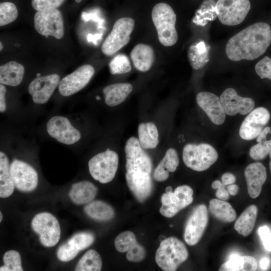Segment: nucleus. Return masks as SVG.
<instances>
[{
	"label": "nucleus",
	"instance_id": "f257e3e1",
	"mask_svg": "<svg viewBox=\"0 0 271 271\" xmlns=\"http://www.w3.org/2000/svg\"><path fill=\"white\" fill-rule=\"evenodd\" d=\"M124 151L127 186L135 198L139 202H143L150 195L153 189L151 159L141 147L139 139L134 137L127 140Z\"/></svg>",
	"mask_w": 271,
	"mask_h": 271
},
{
	"label": "nucleus",
	"instance_id": "f03ea898",
	"mask_svg": "<svg viewBox=\"0 0 271 271\" xmlns=\"http://www.w3.org/2000/svg\"><path fill=\"white\" fill-rule=\"evenodd\" d=\"M271 43V28L258 22L239 32L228 41L225 53L233 61L252 60L262 55Z\"/></svg>",
	"mask_w": 271,
	"mask_h": 271
},
{
	"label": "nucleus",
	"instance_id": "7ed1b4c3",
	"mask_svg": "<svg viewBox=\"0 0 271 271\" xmlns=\"http://www.w3.org/2000/svg\"><path fill=\"white\" fill-rule=\"evenodd\" d=\"M152 19L160 43L165 47L175 45L178 33L175 28L176 15L172 7L165 3L156 4L152 11Z\"/></svg>",
	"mask_w": 271,
	"mask_h": 271
},
{
	"label": "nucleus",
	"instance_id": "20e7f679",
	"mask_svg": "<svg viewBox=\"0 0 271 271\" xmlns=\"http://www.w3.org/2000/svg\"><path fill=\"white\" fill-rule=\"evenodd\" d=\"M188 257V252L184 243L175 237L162 240L157 249L155 260L165 271H175Z\"/></svg>",
	"mask_w": 271,
	"mask_h": 271
},
{
	"label": "nucleus",
	"instance_id": "39448f33",
	"mask_svg": "<svg viewBox=\"0 0 271 271\" xmlns=\"http://www.w3.org/2000/svg\"><path fill=\"white\" fill-rule=\"evenodd\" d=\"M182 157L187 167L202 172L208 169L217 161L218 153L214 148L208 144H188L183 148Z\"/></svg>",
	"mask_w": 271,
	"mask_h": 271
},
{
	"label": "nucleus",
	"instance_id": "423d86ee",
	"mask_svg": "<svg viewBox=\"0 0 271 271\" xmlns=\"http://www.w3.org/2000/svg\"><path fill=\"white\" fill-rule=\"evenodd\" d=\"M118 165V156L114 151L107 149L93 156L88 162L91 176L101 183L106 184L114 178Z\"/></svg>",
	"mask_w": 271,
	"mask_h": 271
},
{
	"label": "nucleus",
	"instance_id": "0eeeda50",
	"mask_svg": "<svg viewBox=\"0 0 271 271\" xmlns=\"http://www.w3.org/2000/svg\"><path fill=\"white\" fill-rule=\"evenodd\" d=\"M134 26V21L131 18L118 19L102 45L103 53L106 56L113 55L127 45L130 41V35Z\"/></svg>",
	"mask_w": 271,
	"mask_h": 271
},
{
	"label": "nucleus",
	"instance_id": "6e6552de",
	"mask_svg": "<svg viewBox=\"0 0 271 271\" xmlns=\"http://www.w3.org/2000/svg\"><path fill=\"white\" fill-rule=\"evenodd\" d=\"M31 226L39 236L41 243L45 247H52L59 241L61 229L57 218L48 212L37 214L32 219Z\"/></svg>",
	"mask_w": 271,
	"mask_h": 271
},
{
	"label": "nucleus",
	"instance_id": "1a4fd4ad",
	"mask_svg": "<svg viewBox=\"0 0 271 271\" xmlns=\"http://www.w3.org/2000/svg\"><path fill=\"white\" fill-rule=\"evenodd\" d=\"M215 8L221 23L234 26L244 20L250 9V3L249 0H218Z\"/></svg>",
	"mask_w": 271,
	"mask_h": 271
},
{
	"label": "nucleus",
	"instance_id": "9d476101",
	"mask_svg": "<svg viewBox=\"0 0 271 271\" xmlns=\"http://www.w3.org/2000/svg\"><path fill=\"white\" fill-rule=\"evenodd\" d=\"M34 27L40 34L61 39L64 34L63 20L57 9L37 11L34 18Z\"/></svg>",
	"mask_w": 271,
	"mask_h": 271
},
{
	"label": "nucleus",
	"instance_id": "9b49d317",
	"mask_svg": "<svg viewBox=\"0 0 271 271\" xmlns=\"http://www.w3.org/2000/svg\"><path fill=\"white\" fill-rule=\"evenodd\" d=\"M193 194L192 189L187 185L178 186L174 192H166L161 198L160 213L166 217H173L192 203Z\"/></svg>",
	"mask_w": 271,
	"mask_h": 271
},
{
	"label": "nucleus",
	"instance_id": "f8f14e48",
	"mask_svg": "<svg viewBox=\"0 0 271 271\" xmlns=\"http://www.w3.org/2000/svg\"><path fill=\"white\" fill-rule=\"evenodd\" d=\"M208 222V209L205 204L197 206L186 222L184 239L189 245H196L201 238Z\"/></svg>",
	"mask_w": 271,
	"mask_h": 271
},
{
	"label": "nucleus",
	"instance_id": "ddd939ff",
	"mask_svg": "<svg viewBox=\"0 0 271 271\" xmlns=\"http://www.w3.org/2000/svg\"><path fill=\"white\" fill-rule=\"evenodd\" d=\"M46 129L50 137L63 144H74L81 138L80 131L63 116L52 117L47 123Z\"/></svg>",
	"mask_w": 271,
	"mask_h": 271
},
{
	"label": "nucleus",
	"instance_id": "4468645a",
	"mask_svg": "<svg viewBox=\"0 0 271 271\" xmlns=\"http://www.w3.org/2000/svg\"><path fill=\"white\" fill-rule=\"evenodd\" d=\"M94 72L90 65L81 66L60 80L58 86L60 94L69 96L79 91L88 83Z\"/></svg>",
	"mask_w": 271,
	"mask_h": 271
},
{
	"label": "nucleus",
	"instance_id": "2eb2a0df",
	"mask_svg": "<svg viewBox=\"0 0 271 271\" xmlns=\"http://www.w3.org/2000/svg\"><path fill=\"white\" fill-rule=\"evenodd\" d=\"M10 173L15 186L19 190L31 192L37 187L38 183L37 173L27 163L14 160L10 165Z\"/></svg>",
	"mask_w": 271,
	"mask_h": 271
},
{
	"label": "nucleus",
	"instance_id": "dca6fc26",
	"mask_svg": "<svg viewBox=\"0 0 271 271\" xmlns=\"http://www.w3.org/2000/svg\"><path fill=\"white\" fill-rule=\"evenodd\" d=\"M270 118V113L264 107H259L251 111L242 122L239 136L245 140L257 138L264 128Z\"/></svg>",
	"mask_w": 271,
	"mask_h": 271
},
{
	"label": "nucleus",
	"instance_id": "f3484780",
	"mask_svg": "<svg viewBox=\"0 0 271 271\" xmlns=\"http://www.w3.org/2000/svg\"><path fill=\"white\" fill-rule=\"evenodd\" d=\"M60 78L57 74L37 77L30 83L28 91L36 104H42L49 100L59 86Z\"/></svg>",
	"mask_w": 271,
	"mask_h": 271
},
{
	"label": "nucleus",
	"instance_id": "a211bd4d",
	"mask_svg": "<svg viewBox=\"0 0 271 271\" xmlns=\"http://www.w3.org/2000/svg\"><path fill=\"white\" fill-rule=\"evenodd\" d=\"M220 100L226 114L230 116L237 113L245 115L252 111L255 106L253 99L241 97L232 88L224 90L220 95Z\"/></svg>",
	"mask_w": 271,
	"mask_h": 271
},
{
	"label": "nucleus",
	"instance_id": "6ab92c4d",
	"mask_svg": "<svg viewBox=\"0 0 271 271\" xmlns=\"http://www.w3.org/2000/svg\"><path fill=\"white\" fill-rule=\"evenodd\" d=\"M196 101L213 123L221 125L224 122L226 113L218 96L211 92L202 91L197 94Z\"/></svg>",
	"mask_w": 271,
	"mask_h": 271
},
{
	"label": "nucleus",
	"instance_id": "aec40b11",
	"mask_svg": "<svg viewBox=\"0 0 271 271\" xmlns=\"http://www.w3.org/2000/svg\"><path fill=\"white\" fill-rule=\"evenodd\" d=\"M114 246L119 252H126V259L131 262L142 261L146 256V250L139 244L134 234L130 231L120 233L115 239Z\"/></svg>",
	"mask_w": 271,
	"mask_h": 271
},
{
	"label": "nucleus",
	"instance_id": "412c9836",
	"mask_svg": "<svg viewBox=\"0 0 271 271\" xmlns=\"http://www.w3.org/2000/svg\"><path fill=\"white\" fill-rule=\"evenodd\" d=\"M248 195L252 198L257 197L266 179V168L259 162L251 163L244 170Z\"/></svg>",
	"mask_w": 271,
	"mask_h": 271
},
{
	"label": "nucleus",
	"instance_id": "4be33fe9",
	"mask_svg": "<svg viewBox=\"0 0 271 271\" xmlns=\"http://www.w3.org/2000/svg\"><path fill=\"white\" fill-rule=\"evenodd\" d=\"M130 55L134 67L143 72L148 71L155 60L153 49L145 44L140 43L136 45L132 49Z\"/></svg>",
	"mask_w": 271,
	"mask_h": 271
},
{
	"label": "nucleus",
	"instance_id": "5701e85b",
	"mask_svg": "<svg viewBox=\"0 0 271 271\" xmlns=\"http://www.w3.org/2000/svg\"><path fill=\"white\" fill-rule=\"evenodd\" d=\"M132 90V85L128 83H118L107 85L103 89L105 103L110 107L119 105L126 99Z\"/></svg>",
	"mask_w": 271,
	"mask_h": 271
},
{
	"label": "nucleus",
	"instance_id": "b1692460",
	"mask_svg": "<svg viewBox=\"0 0 271 271\" xmlns=\"http://www.w3.org/2000/svg\"><path fill=\"white\" fill-rule=\"evenodd\" d=\"M97 188L92 183L81 181L72 185L69 195L73 202L77 205L86 204L95 198Z\"/></svg>",
	"mask_w": 271,
	"mask_h": 271
},
{
	"label": "nucleus",
	"instance_id": "393cba45",
	"mask_svg": "<svg viewBox=\"0 0 271 271\" xmlns=\"http://www.w3.org/2000/svg\"><path fill=\"white\" fill-rule=\"evenodd\" d=\"M24 72L23 65L14 61L9 62L0 67V83L17 86L22 82Z\"/></svg>",
	"mask_w": 271,
	"mask_h": 271
},
{
	"label": "nucleus",
	"instance_id": "a878e982",
	"mask_svg": "<svg viewBox=\"0 0 271 271\" xmlns=\"http://www.w3.org/2000/svg\"><path fill=\"white\" fill-rule=\"evenodd\" d=\"M257 263L255 258L248 255L240 256L232 254L228 260L219 267L220 271H254Z\"/></svg>",
	"mask_w": 271,
	"mask_h": 271
},
{
	"label": "nucleus",
	"instance_id": "bb28decb",
	"mask_svg": "<svg viewBox=\"0 0 271 271\" xmlns=\"http://www.w3.org/2000/svg\"><path fill=\"white\" fill-rule=\"evenodd\" d=\"M257 216V208L254 205L247 207L236 219L235 230L243 236H248L252 232Z\"/></svg>",
	"mask_w": 271,
	"mask_h": 271
},
{
	"label": "nucleus",
	"instance_id": "cd10ccee",
	"mask_svg": "<svg viewBox=\"0 0 271 271\" xmlns=\"http://www.w3.org/2000/svg\"><path fill=\"white\" fill-rule=\"evenodd\" d=\"M209 210L216 219L223 222L233 221L236 216V212L228 202L219 199L209 201Z\"/></svg>",
	"mask_w": 271,
	"mask_h": 271
},
{
	"label": "nucleus",
	"instance_id": "c85d7f7f",
	"mask_svg": "<svg viewBox=\"0 0 271 271\" xmlns=\"http://www.w3.org/2000/svg\"><path fill=\"white\" fill-rule=\"evenodd\" d=\"M15 185L11 173L9 160L6 155L0 152V197L7 198L14 191Z\"/></svg>",
	"mask_w": 271,
	"mask_h": 271
},
{
	"label": "nucleus",
	"instance_id": "c756f323",
	"mask_svg": "<svg viewBox=\"0 0 271 271\" xmlns=\"http://www.w3.org/2000/svg\"><path fill=\"white\" fill-rule=\"evenodd\" d=\"M139 141L144 149H153L159 144L157 127L153 122L141 123L138 127Z\"/></svg>",
	"mask_w": 271,
	"mask_h": 271
},
{
	"label": "nucleus",
	"instance_id": "7c9ffc66",
	"mask_svg": "<svg viewBox=\"0 0 271 271\" xmlns=\"http://www.w3.org/2000/svg\"><path fill=\"white\" fill-rule=\"evenodd\" d=\"M258 144L252 146L249 151L250 157L256 161L264 159L271 151V128L265 127L257 137Z\"/></svg>",
	"mask_w": 271,
	"mask_h": 271
},
{
	"label": "nucleus",
	"instance_id": "2f4dec72",
	"mask_svg": "<svg viewBox=\"0 0 271 271\" xmlns=\"http://www.w3.org/2000/svg\"><path fill=\"white\" fill-rule=\"evenodd\" d=\"M209 48L204 41H200L189 47L188 57L194 69H201L209 61Z\"/></svg>",
	"mask_w": 271,
	"mask_h": 271
},
{
	"label": "nucleus",
	"instance_id": "473e14b6",
	"mask_svg": "<svg viewBox=\"0 0 271 271\" xmlns=\"http://www.w3.org/2000/svg\"><path fill=\"white\" fill-rule=\"evenodd\" d=\"M84 211L90 218L98 221H107L114 216L113 208L104 202L96 200L87 204Z\"/></svg>",
	"mask_w": 271,
	"mask_h": 271
},
{
	"label": "nucleus",
	"instance_id": "72a5a7b5",
	"mask_svg": "<svg viewBox=\"0 0 271 271\" xmlns=\"http://www.w3.org/2000/svg\"><path fill=\"white\" fill-rule=\"evenodd\" d=\"M102 267V260L99 254L94 249L86 251L78 261L76 271H99Z\"/></svg>",
	"mask_w": 271,
	"mask_h": 271
},
{
	"label": "nucleus",
	"instance_id": "f704fd0d",
	"mask_svg": "<svg viewBox=\"0 0 271 271\" xmlns=\"http://www.w3.org/2000/svg\"><path fill=\"white\" fill-rule=\"evenodd\" d=\"M4 265L1 266V271H23L20 253L14 250L7 251L3 256Z\"/></svg>",
	"mask_w": 271,
	"mask_h": 271
},
{
	"label": "nucleus",
	"instance_id": "c9c22d12",
	"mask_svg": "<svg viewBox=\"0 0 271 271\" xmlns=\"http://www.w3.org/2000/svg\"><path fill=\"white\" fill-rule=\"evenodd\" d=\"M110 72L112 74H121L129 72L131 69L130 61L124 54L116 55L109 63Z\"/></svg>",
	"mask_w": 271,
	"mask_h": 271
},
{
	"label": "nucleus",
	"instance_id": "e433bc0d",
	"mask_svg": "<svg viewBox=\"0 0 271 271\" xmlns=\"http://www.w3.org/2000/svg\"><path fill=\"white\" fill-rule=\"evenodd\" d=\"M16 5L11 2L0 4V26H3L14 22L18 17Z\"/></svg>",
	"mask_w": 271,
	"mask_h": 271
},
{
	"label": "nucleus",
	"instance_id": "4c0bfd02",
	"mask_svg": "<svg viewBox=\"0 0 271 271\" xmlns=\"http://www.w3.org/2000/svg\"><path fill=\"white\" fill-rule=\"evenodd\" d=\"M79 251L90 246L94 241V236L90 232H80L74 235L68 240Z\"/></svg>",
	"mask_w": 271,
	"mask_h": 271
},
{
	"label": "nucleus",
	"instance_id": "58836bf2",
	"mask_svg": "<svg viewBox=\"0 0 271 271\" xmlns=\"http://www.w3.org/2000/svg\"><path fill=\"white\" fill-rule=\"evenodd\" d=\"M80 251L69 240L58 248L57 255L58 258L63 262L72 260Z\"/></svg>",
	"mask_w": 271,
	"mask_h": 271
},
{
	"label": "nucleus",
	"instance_id": "ea45409f",
	"mask_svg": "<svg viewBox=\"0 0 271 271\" xmlns=\"http://www.w3.org/2000/svg\"><path fill=\"white\" fill-rule=\"evenodd\" d=\"M164 167L169 172H175L179 164L177 151L173 148L169 149L161 160Z\"/></svg>",
	"mask_w": 271,
	"mask_h": 271
},
{
	"label": "nucleus",
	"instance_id": "a19ab883",
	"mask_svg": "<svg viewBox=\"0 0 271 271\" xmlns=\"http://www.w3.org/2000/svg\"><path fill=\"white\" fill-rule=\"evenodd\" d=\"M255 70L261 79L271 80V58L268 56L263 57L256 64Z\"/></svg>",
	"mask_w": 271,
	"mask_h": 271
},
{
	"label": "nucleus",
	"instance_id": "79ce46f5",
	"mask_svg": "<svg viewBox=\"0 0 271 271\" xmlns=\"http://www.w3.org/2000/svg\"><path fill=\"white\" fill-rule=\"evenodd\" d=\"M64 0H31L32 6L37 11L57 9Z\"/></svg>",
	"mask_w": 271,
	"mask_h": 271
},
{
	"label": "nucleus",
	"instance_id": "37998d69",
	"mask_svg": "<svg viewBox=\"0 0 271 271\" xmlns=\"http://www.w3.org/2000/svg\"><path fill=\"white\" fill-rule=\"evenodd\" d=\"M258 234L262 241L263 246L266 250L271 251V232L266 226H261L259 228Z\"/></svg>",
	"mask_w": 271,
	"mask_h": 271
},
{
	"label": "nucleus",
	"instance_id": "c03bdc74",
	"mask_svg": "<svg viewBox=\"0 0 271 271\" xmlns=\"http://www.w3.org/2000/svg\"><path fill=\"white\" fill-rule=\"evenodd\" d=\"M169 172L164 167L161 161L156 168L153 177L157 182H163L166 181L169 177Z\"/></svg>",
	"mask_w": 271,
	"mask_h": 271
},
{
	"label": "nucleus",
	"instance_id": "a18cd8bd",
	"mask_svg": "<svg viewBox=\"0 0 271 271\" xmlns=\"http://www.w3.org/2000/svg\"><path fill=\"white\" fill-rule=\"evenodd\" d=\"M6 88L5 86L1 84L0 85V112L1 113L6 111L7 108L6 101Z\"/></svg>",
	"mask_w": 271,
	"mask_h": 271
},
{
	"label": "nucleus",
	"instance_id": "49530a36",
	"mask_svg": "<svg viewBox=\"0 0 271 271\" xmlns=\"http://www.w3.org/2000/svg\"><path fill=\"white\" fill-rule=\"evenodd\" d=\"M221 181L222 184L226 186L233 184L236 181V177L231 173H225L222 176Z\"/></svg>",
	"mask_w": 271,
	"mask_h": 271
},
{
	"label": "nucleus",
	"instance_id": "de8ad7c7",
	"mask_svg": "<svg viewBox=\"0 0 271 271\" xmlns=\"http://www.w3.org/2000/svg\"><path fill=\"white\" fill-rule=\"evenodd\" d=\"M215 195L218 199L226 201L229 198L228 191L225 188L224 186L218 189Z\"/></svg>",
	"mask_w": 271,
	"mask_h": 271
},
{
	"label": "nucleus",
	"instance_id": "09e8293b",
	"mask_svg": "<svg viewBox=\"0 0 271 271\" xmlns=\"http://www.w3.org/2000/svg\"><path fill=\"white\" fill-rule=\"evenodd\" d=\"M227 188L229 194L232 196H235L237 194L239 189L238 186L234 184L228 185Z\"/></svg>",
	"mask_w": 271,
	"mask_h": 271
},
{
	"label": "nucleus",
	"instance_id": "8fccbe9b",
	"mask_svg": "<svg viewBox=\"0 0 271 271\" xmlns=\"http://www.w3.org/2000/svg\"><path fill=\"white\" fill-rule=\"evenodd\" d=\"M269 263V259L267 257L262 258L260 262V265L261 269L263 270L266 269Z\"/></svg>",
	"mask_w": 271,
	"mask_h": 271
},
{
	"label": "nucleus",
	"instance_id": "3c124183",
	"mask_svg": "<svg viewBox=\"0 0 271 271\" xmlns=\"http://www.w3.org/2000/svg\"><path fill=\"white\" fill-rule=\"evenodd\" d=\"M223 186H225L219 180H215L213 182L211 185V187L214 189H218L220 188H221Z\"/></svg>",
	"mask_w": 271,
	"mask_h": 271
},
{
	"label": "nucleus",
	"instance_id": "603ef678",
	"mask_svg": "<svg viewBox=\"0 0 271 271\" xmlns=\"http://www.w3.org/2000/svg\"><path fill=\"white\" fill-rule=\"evenodd\" d=\"M268 155H269V158H270V161H269V169H270V173H271V151L269 152Z\"/></svg>",
	"mask_w": 271,
	"mask_h": 271
},
{
	"label": "nucleus",
	"instance_id": "864d4df0",
	"mask_svg": "<svg viewBox=\"0 0 271 271\" xmlns=\"http://www.w3.org/2000/svg\"><path fill=\"white\" fill-rule=\"evenodd\" d=\"M172 187L170 186H168L166 189V192H171L172 191Z\"/></svg>",
	"mask_w": 271,
	"mask_h": 271
},
{
	"label": "nucleus",
	"instance_id": "5fc2aeb1",
	"mask_svg": "<svg viewBox=\"0 0 271 271\" xmlns=\"http://www.w3.org/2000/svg\"><path fill=\"white\" fill-rule=\"evenodd\" d=\"M3 215L2 212H0V222L2 221Z\"/></svg>",
	"mask_w": 271,
	"mask_h": 271
},
{
	"label": "nucleus",
	"instance_id": "6e6d98bb",
	"mask_svg": "<svg viewBox=\"0 0 271 271\" xmlns=\"http://www.w3.org/2000/svg\"><path fill=\"white\" fill-rule=\"evenodd\" d=\"M0 47H1L0 50L2 51L3 47L2 42L0 43Z\"/></svg>",
	"mask_w": 271,
	"mask_h": 271
},
{
	"label": "nucleus",
	"instance_id": "4d7b16f0",
	"mask_svg": "<svg viewBox=\"0 0 271 271\" xmlns=\"http://www.w3.org/2000/svg\"><path fill=\"white\" fill-rule=\"evenodd\" d=\"M75 2L76 3H79L81 2L82 0H75Z\"/></svg>",
	"mask_w": 271,
	"mask_h": 271
}]
</instances>
